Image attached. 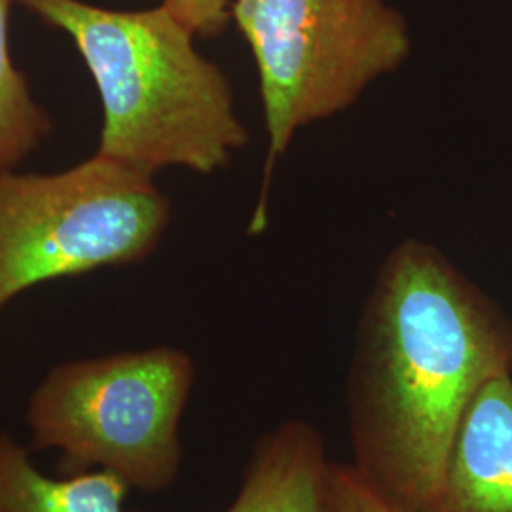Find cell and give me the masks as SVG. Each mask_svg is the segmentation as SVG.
Returning a JSON list of instances; mask_svg holds the SVG:
<instances>
[{
    "mask_svg": "<svg viewBox=\"0 0 512 512\" xmlns=\"http://www.w3.org/2000/svg\"><path fill=\"white\" fill-rule=\"evenodd\" d=\"M512 376V319L440 253L408 238L385 256L348 376L353 467L403 512L439 484L476 393Z\"/></svg>",
    "mask_w": 512,
    "mask_h": 512,
    "instance_id": "cell-1",
    "label": "cell"
},
{
    "mask_svg": "<svg viewBox=\"0 0 512 512\" xmlns=\"http://www.w3.org/2000/svg\"><path fill=\"white\" fill-rule=\"evenodd\" d=\"M69 35L103 105L97 154L152 177L211 175L247 147L230 80L164 6L110 10L84 0H19Z\"/></svg>",
    "mask_w": 512,
    "mask_h": 512,
    "instance_id": "cell-2",
    "label": "cell"
},
{
    "mask_svg": "<svg viewBox=\"0 0 512 512\" xmlns=\"http://www.w3.org/2000/svg\"><path fill=\"white\" fill-rule=\"evenodd\" d=\"M194 382V359L171 346L55 365L25 410L31 450L57 452L61 475L107 471L131 490L164 492L181 473Z\"/></svg>",
    "mask_w": 512,
    "mask_h": 512,
    "instance_id": "cell-3",
    "label": "cell"
},
{
    "mask_svg": "<svg viewBox=\"0 0 512 512\" xmlns=\"http://www.w3.org/2000/svg\"><path fill=\"white\" fill-rule=\"evenodd\" d=\"M232 23L255 59L268 156L251 232L266 224L275 164L294 135L359 101L412 50L408 23L387 0H234Z\"/></svg>",
    "mask_w": 512,
    "mask_h": 512,
    "instance_id": "cell-4",
    "label": "cell"
},
{
    "mask_svg": "<svg viewBox=\"0 0 512 512\" xmlns=\"http://www.w3.org/2000/svg\"><path fill=\"white\" fill-rule=\"evenodd\" d=\"M169 219L152 177L97 152L52 175L0 171V313L40 283L145 260Z\"/></svg>",
    "mask_w": 512,
    "mask_h": 512,
    "instance_id": "cell-5",
    "label": "cell"
},
{
    "mask_svg": "<svg viewBox=\"0 0 512 512\" xmlns=\"http://www.w3.org/2000/svg\"><path fill=\"white\" fill-rule=\"evenodd\" d=\"M420 512H512V376L494 378L469 403Z\"/></svg>",
    "mask_w": 512,
    "mask_h": 512,
    "instance_id": "cell-6",
    "label": "cell"
},
{
    "mask_svg": "<svg viewBox=\"0 0 512 512\" xmlns=\"http://www.w3.org/2000/svg\"><path fill=\"white\" fill-rule=\"evenodd\" d=\"M329 465L325 440L311 423L281 421L256 440L224 512H325Z\"/></svg>",
    "mask_w": 512,
    "mask_h": 512,
    "instance_id": "cell-7",
    "label": "cell"
},
{
    "mask_svg": "<svg viewBox=\"0 0 512 512\" xmlns=\"http://www.w3.org/2000/svg\"><path fill=\"white\" fill-rule=\"evenodd\" d=\"M129 492L107 471L46 475L31 446L0 433V512H137L126 507Z\"/></svg>",
    "mask_w": 512,
    "mask_h": 512,
    "instance_id": "cell-8",
    "label": "cell"
},
{
    "mask_svg": "<svg viewBox=\"0 0 512 512\" xmlns=\"http://www.w3.org/2000/svg\"><path fill=\"white\" fill-rule=\"evenodd\" d=\"M16 0H0V171L16 169L50 131V120L12 61L8 42Z\"/></svg>",
    "mask_w": 512,
    "mask_h": 512,
    "instance_id": "cell-9",
    "label": "cell"
},
{
    "mask_svg": "<svg viewBox=\"0 0 512 512\" xmlns=\"http://www.w3.org/2000/svg\"><path fill=\"white\" fill-rule=\"evenodd\" d=\"M325 512H403L378 494L351 463L330 461Z\"/></svg>",
    "mask_w": 512,
    "mask_h": 512,
    "instance_id": "cell-10",
    "label": "cell"
},
{
    "mask_svg": "<svg viewBox=\"0 0 512 512\" xmlns=\"http://www.w3.org/2000/svg\"><path fill=\"white\" fill-rule=\"evenodd\" d=\"M234 0H162V6L196 37L219 38L232 23Z\"/></svg>",
    "mask_w": 512,
    "mask_h": 512,
    "instance_id": "cell-11",
    "label": "cell"
}]
</instances>
